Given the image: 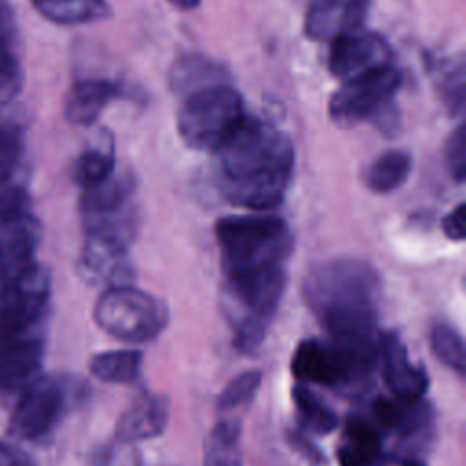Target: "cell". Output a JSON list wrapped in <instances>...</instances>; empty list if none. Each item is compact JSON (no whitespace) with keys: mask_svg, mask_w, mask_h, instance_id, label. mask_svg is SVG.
<instances>
[{"mask_svg":"<svg viewBox=\"0 0 466 466\" xmlns=\"http://www.w3.org/2000/svg\"><path fill=\"white\" fill-rule=\"evenodd\" d=\"M218 155V186L228 202L248 211H271L284 200L295 151L275 126L244 116Z\"/></svg>","mask_w":466,"mask_h":466,"instance_id":"obj_1","label":"cell"},{"mask_svg":"<svg viewBox=\"0 0 466 466\" xmlns=\"http://www.w3.org/2000/svg\"><path fill=\"white\" fill-rule=\"evenodd\" d=\"M302 291L328 337L379 339V277L368 262L324 260L306 275Z\"/></svg>","mask_w":466,"mask_h":466,"instance_id":"obj_2","label":"cell"},{"mask_svg":"<svg viewBox=\"0 0 466 466\" xmlns=\"http://www.w3.org/2000/svg\"><path fill=\"white\" fill-rule=\"evenodd\" d=\"M215 237L226 277L284 268L293 249L288 224L269 211L226 215L217 220Z\"/></svg>","mask_w":466,"mask_h":466,"instance_id":"obj_3","label":"cell"},{"mask_svg":"<svg viewBox=\"0 0 466 466\" xmlns=\"http://www.w3.org/2000/svg\"><path fill=\"white\" fill-rule=\"evenodd\" d=\"M379 340L362 337L304 340L291 359L293 375L302 384H320L348 393L364 390L379 359Z\"/></svg>","mask_w":466,"mask_h":466,"instance_id":"obj_4","label":"cell"},{"mask_svg":"<svg viewBox=\"0 0 466 466\" xmlns=\"http://www.w3.org/2000/svg\"><path fill=\"white\" fill-rule=\"evenodd\" d=\"M286 288L284 268L226 277L222 306L229 319L233 342L244 353L258 350L275 319Z\"/></svg>","mask_w":466,"mask_h":466,"instance_id":"obj_5","label":"cell"},{"mask_svg":"<svg viewBox=\"0 0 466 466\" xmlns=\"http://www.w3.org/2000/svg\"><path fill=\"white\" fill-rule=\"evenodd\" d=\"M95 322L102 331L127 344L157 339L167 326L169 311L164 300L151 293L122 284L106 288L93 308Z\"/></svg>","mask_w":466,"mask_h":466,"instance_id":"obj_6","label":"cell"},{"mask_svg":"<svg viewBox=\"0 0 466 466\" xmlns=\"http://www.w3.org/2000/svg\"><path fill=\"white\" fill-rule=\"evenodd\" d=\"M244 116L242 96L224 84L186 96L177 129L187 147L215 153Z\"/></svg>","mask_w":466,"mask_h":466,"instance_id":"obj_7","label":"cell"},{"mask_svg":"<svg viewBox=\"0 0 466 466\" xmlns=\"http://www.w3.org/2000/svg\"><path fill=\"white\" fill-rule=\"evenodd\" d=\"M400 73L393 66L342 82L328 104L331 122L339 127H353L366 120L375 122L393 106V95L400 87Z\"/></svg>","mask_w":466,"mask_h":466,"instance_id":"obj_8","label":"cell"},{"mask_svg":"<svg viewBox=\"0 0 466 466\" xmlns=\"http://www.w3.org/2000/svg\"><path fill=\"white\" fill-rule=\"evenodd\" d=\"M47 297L49 273L35 262L11 277H0V346L25 337Z\"/></svg>","mask_w":466,"mask_h":466,"instance_id":"obj_9","label":"cell"},{"mask_svg":"<svg viewBox=\"0 0 466 466\" xmlns=\"http://www.w3.org/2000/svg\"><path fill=\"white\" fill-rule=\"evenodd\" d=\"M67 384L58 379H35L25 390L9 420V433L33 441L49 433L69 406Z\"/></svg>","mask_w":466,"mask_h":466,"instance_id":"obj_10","label":"cell"},{"mask_svg":"<svg viewBox=\"0 0 466 466\" xmlns=\"http://www.w3.org/2000/svg\"><path fill=\"white\" fill-rule=\"evenodd\" d=\"M328 64L335 78L348 82L393 66V53L380 35L355 29L331 40Z\"/></svg>","mask_w":466,"mask_h":466,"instance_id":"obj_11","label":"cell"},{"mask_svg":"<svg viewBox=\"0 0 466 466\" xmlns=\"http://www.w3.org/2000/svg\"><path fill=\"white\" fill-rule=\"evenodd\" d=\"M78 277L91 284L113 288L131 284L135 279L127 244L104 235H87L76 260Z\"/></svg>","mask_w":466,"mask_h":466,"instance_id":"obj_12","label":"cell"},{"mask_svg":"<svg viewBox=\"0 0 466 466\" xmlns=\"http://www.w3.org/2000/svg\"><path fill=\"white\" fill-rule=\"evenodd\" d=\"M370 0H308L304 33L317 42H331L360 29Z\"/></svg>","mask_w":466,"mask_h":466,"instance_id":"obj_13","label":"cell"},{"mask_svg":"<svg viewBox=\"0 0 466 466\" xmlns=\"http://www.w3.org/2000/svg\"><path fill=\"white\" fill-rule=\"evenodd\" d=\"M379 355L384 380L391 395L404 402L422 400L428 390V375L420 364H413L406 348L395 335L379 340Z\"/></svg>","mask_w":466,"mask_h":466,"instance_id":"obj_14","label":"cell"},{"mask_svg":"<svg viewBox=\"0 0 466 466\" xmlns=\"http://www.w3.org/2000/svg\"><path fill=\"white\" fill-rule=\"evenodd\" d=\"M169 419V404L162 395L144 393L138 397L116 422V441L140 442L158 437Z\"/></svg>","mask_w":466,"mask_h":466,"instance_id":"obj_15","label":"cell"},{"mask_svg":"<svg viewBox=\"0 0 466 466\" xmlns=\"http://www.w3.org/2000/svg\"><path fill=\"white\" fill-rule=\"evenodd\" d=\"M44 348L38 339L20 337L0 346V390L27 388L40 370Z\"/></svg>","mask_w":466,"mask_h":466,"instance_id":"obj_16","label":"cell"},{"mask_svg":"<svg viewBox=\"0 0 466 466\" xmlns=\"http://www.w3.org/2000/svg\"><path fill=\"white\" fill-rule=\"evenodd\" d=\"M24 86L20 38L13 7L0 0V106L18 96Z\"/></svg>","mask_w":466,"mask_h":466,"instance_id":"obj_17","label":"cell"},{"mask_svg":"<svg viewBox=\"0 0 466 466\" xmlns=\"http://www.w3.org/2000/svg\"><path fill=\"white\" fill-rule=\"evenodd\" d=\"M120 87L116 82L104 78H82L76 80L66 98L64 115L71 124L89 126L96 122L107 104L118 95Z\"/></svg>","mask_w":466,"mask_h":466,"instance_id":"obj_18","label":"cell"},{"mask_svg":"<svg viewBox=\"0 0 466 466\" xmlns=\"http://www.w3.org/2000/svg\"><path fill=\"white\" fill-rule=\"evenodd\" d=\"M167 80L173 93L189 96L208 87L224 86L229 80V71L208 56L187 55L171 66Z\"/></svg>","mask_w":466,"mask_h":466,"instance_id":"obj_19","label":"cell"},{"mask_svg":"<svg viewBox=\"0 0 466 466\" xmlns=\"http://www.w3.org/2000/svg\"><path fill=\"white\" fill-rule=\"evenodd\" d=\"M135 177L129 171L113 173L104 182L84 189L80 197L82 222L115 213L133 202Z\"/></svg>","mask_w":466,"mask_h":466,"instance_id":"obj_20","label":"cell"},{"mask_svg":"<svg viewBox=\"0 0 466 466\" xmlns=\"http://www.w3.org/2000/svg\"><path fill=\"white\" fill-rule=\"evenodd\" d=\"M337 455L340 466H384L379 428L366 419L351 417Z\"/></svg>","mask_w":466,"mask_h":466,"instance_id":"obj_21","label":"cell"},{"mask_svg":"<svg viewBox=\"0 0 466 466\" xmlns=\"http://www.w3.org/2000/svg\"><path fill=\"white\" fill-rule=\"evenodd\" d=\"M411 171V157L404 149H388L380 153L366 169L364 184L373 193H391L400 187Z\"/></svg>","mask_w":466,"mask_h":466,"instance_id":"obj_22","label":"cell"},{"mask_svg":"<svg viewBox=\"0 0 466 466\" xmlns=\"http://www.w3.org/2000/svg\"><path fill=\"white\" fill-rule=\"evenodd\" d=\"M142 368V353L133 348L109 350L96 353L89 362V371L95 379L109 384L133 382Z\"/></svg>","mask_w":466,"mask_h":466,"instance_id":"obj_23","label":"cell"},{"mask_svg":"<svg viewBox=\"0 0 466 466\" xmlns=\"http://www.w3.org/2000/svg\"><path fill=\"white\" fill-rule=\"evenodd\" d=\"M33 4L42 16L62 25L87 24L107 15L106 0H33Z\"/></svg>","mask_w":466,"mask_h":466,"instance_id":"obj_24","label":"cell"},{"mask_svg":"<svg viewBox=\"0 0 466 466\" xmlns=\"http://www.w3.org/2000/svg\"><path fill=\"white\" fill-rule=\"evenodd\" d=\"M240 422L220 420L209 433L204 446V466H242Z\"/></svg>","mask_w":466,"mask_h":466,"instance_id":"obj_25","label":"cell"},{"mask_svg":"<svg viewBox=\"0 0 466 466\" xmlns=\"http://www.w3.org/2000/svg\"><path fill=\"white\" fill-rule=\"evenodd\" d=\"M293 400L299 419L308 431L315 435H328L335 430L337 415L328 404L322 402V399H319L315 391L309 390L308 384L299 382L293 388Z\"/></svg>","mask_w":466,"mask_h":466,"instance_id":"obj_26","label":"cell"},{"mask_svg":"<svg viewBox=\"0 0 466 466\" xmlns=\"http://www.w3.org/2000/svg\"><path fill=\"white\" fill-rule=\"evenodd\" d=\"M115 173V153L111 142H98L87 147L76 160L73 177L82 187H93Z\"/></svg>","mask_w":466,"mask_h":466,"instance_id":"obj_27","label":"cell"},{"mask_svg":"<svg viewBox=\"0 0 466 466\" xmlns=\"http://www.w3.org/2000/svg\"><path fill=\"white\" fill-rule=\"evenodd\" d=\"M430 344H431L435 357L444 366L457 371L459 375L464 373V370H466L464 340L453 326H450L446 322H437L430 331Z\"/></svg>","mask_w":466,"mask_h":466,"instance_id":"obj_28","label":"cell"},{"mask_svg":"<svg viewBox=\"0 0 466 466\" xmlns=\"http://www.w3.org/2000/svg\"><path fill=\"white\" fill-rule=\"evenodd\" d=\"M24 155L22 131L16 126H0V189L13 184Z\"/></svg>","mask_w":466,"mask_h":466,"instance_id":"obj_29","label":"cell"},{"mask_svg":"<svg viewBox=\"0 0 466 466\" xmlns=\"http://www.w3.org/2000/svg\"><path fill=\"white\" fill-rule=\"evenodd\" d=\"M260 382H262V373L258 370H249L237 375L233 380L228 382V386L218 395V400H217L218 410L229 411L248 404L255 397Z\"/></svg>","mask_w":466,"mask_h":466,"instance_id":"obj_30","label":"cell"},{"mask_svg":"<svg viewBox=\"0 0 466 466\" xmlns=\"http://www.w3.org/2000/svg\"><path fill=\"white\" fill-rule=\"evenodd\" d=\"M441 73L442 76L437 84L439 98L450 115H461L464 111V66L457 62L442 67Z\"/></svg>","mask_w":466,"mask_h":466,"instance_id":"obj_31","label":"cell"},{"mask_svg":"<svg viewBox=\"0 0 466 466\" xmlns=\"http://www.w3.org/2000/svg\"><path fill=\"white\" fill-rule=\"evenodd\" d=\"M444 166L453 182L461 184L466 178V127L459 124L446 138Z\"/></svg>","mask_w":466,"mask_h":466,"instance_id":"obj_32","label":"cell"},{"mask_svg":"<svg viewBox=\"0 0 466 466\" xmlns=\"http://www.w3.org/2000/svg\"><path fill=\"white\" fill-rule=\"evenodd\" d=\"M442 231L450 240H464L466 237V206L464 202L457 204L444 218H442Z\"/></svg>","mask_w":466,"mask_h":466,"instance_id":"obj_33","label":"cell"},{"mask_svg":"<svg viewBox=\"0 0 466 466\" xmlns=\"http://www.w3.org/2000/svg\"><path fill=\"white\" fill-rule=\"evenodd\" d=\"M104 466H140L138 457L129 442L118 441L116 446L111 448V451L104 459Z\"/></svg>","mask_w":466,"mask_h":466,"instance_id":"obj_34","label":"cell"},{"mask_svg":"<svg viewBox=\"0 0 466 466\" xmlns=\"http://www.w3.org/2000/svg\"><path fill=\"white\" fill-rule=\"evenodd\" d=\"M0 466H36V464L20 448L0 442Z\"/></svg>","mask_w":466,"mask_h":466,"instance_id":"obj_35","label":"cell"},{"mask_svg":"<svg viewBox=\"0 0 466 466\" xmlns=\"http://www.w3.org/2000/svg\"><path fill=\"white\" fill-rule=\"evenodd\" d=\"M288 442L289 446H293L297 451H300L302 455H306L308 459H313V461H322V453L300 433L297 431H289L288 433Z\"/></svg>","mask_w":466,"mask_h":466,"instance_id":"obj_36","label":"cell"},{"mask_svg":"<svg viewBox=\"0 0 466 466\" xmlns=\"http://www.w3.org/2000/svg\"><path fill=\"white\" fill-rule=\"evenodd\" d=\"M167 2L175 7H178V9H184V11L195 9L200 4V0H167Z\"/></svg>","mask_w":466,"mask_h":466,"instance_id":"obj_37","label":"cell"},{"mask_svg":"<svg viewBox=\"0 0 466 466\" xmlns=\"http://www.w3.org/2000/svg\"><path fill=\"white\" fill-rule=\"evenodd\" d=\"M402 466H426L424 464V461H420V459H417V457H404L402 459Z\"/></svg>","mask_w":466,"mask_h":466,"instance_id":"obj_38","label":"cell"}]
</instances>
